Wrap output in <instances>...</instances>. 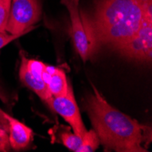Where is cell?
Listing matches in <instances>:
<instances>
[{"label":"cell","mask_w":152,"mask_h":152,"mask_svg":"<svg viewBox=\"0 0 152 152\" xmlns=\"http://www.w3.org/2000/svg\"><path fill=\"white\" fill-rule=\"evenodd\" d=\"M71 1H72L76 6H77V7H78V5H79V0H71Z\"/></svg>","instance_id":"obj_16"},{"label":"cell","mask_w":152,"mask_h":152,"mask_svg":"<svg viewBox=\"0 0 152 152\" xmlns=\"http://www.w3.org/2000/svg\"><path fill=\"white\" fill-rule=\"evenodd\" d=\"M42 77L52 96L66 95L71 87L68 85L66 73L61 68L46 65Z\"/></svg>","instance_id":"obj_9"},{"label":"cell","mask_w":152,"mask_h":152,"mask_svg":"<svg viewBox=\"0 0 152 152\" xmlns=\"http://www.w3.org/2000/svg\"><path fill=\"white\" fill-rule=\"evenodd\" d=\"M0 127H1V128H2V126H1V124H0Z\"/></svg>","instance_id":"obj_17"},{"label":"cell","mask_w":152,"mask_h":152,"mask_svg":"<svg viewBox=\"0 0 152 152\" xmlns=\"http://www.w3.org/2000/svg\"><path fill=\"white\" fill-rule=\"evenodd\" d=\"M12 0H0V32H6Z\"/></svg>","instance_id":"obj_12"},{"label":"cell","mask_w":152,"mask_h":152,"mask_svg":"<svg viewBox=\"0 0 152 152\" xmlns=\"http://www.w3.org/2000/svg\"><path fill=\"white\" fill-rule=\"evenodd\" d=\"M100 144L99 137L94 129L87 130L82 137L81 145L77 148V152H93L98 149Z\"/></svg>","instance_id":"obj_10"},{"label":"cell","mask_w":152,"mask_h":152,"mask_svg":"<svg viewBox=\"0 0 152 152\" xmlns=\"http://www.w3.org/2000/svg\"><path fill=\"white\" fill-rule=\"evenodd\" d=\"M41 17L39 0H12L6 31L24 36L36 28Z\"/></svg>","instance_id":"obj_3"},{"label":"cell","mask_w":152,"mask_h":152,"mask_svg":"<svg viewBox=\"0 0 152 152\" xmlns=\"http://www.w3.org/2000/svg\"><path fill=\"white\" fill-rule=\"evenodd\" d=\"M123 56L139 61H150L152 58V16H146L137 31L118 50Z\"/></svg>","instance_id":"obj_4"},{"label":"cell","mask_w":152,"mask_h":152,"mask_svg":"<svg viewBox=\"0 0 152 152\" xmlns=\"http://www.w3.org/2000/svg\"><path fill=\"white\" fill-rule=\"evenodd\" d=\"M11 148L9 140H8V134L7 132L0 127V152H7Z\"/></svg>","instance_id":"obj_13"},{"label":"cell","mask_w":152,"mask_h":152,"mask_svg":"<svg viewBox=\"0 0 152 152\" xmlns=\"http://www.w3.org/2000/svg\"><path fill=\"white\" fill-rule=\"evenodd\" d=\"M6 118L8 121V140L11 148L20 150L26 148L33 140V130L18 119L7 113Z\"/></svg>","instance_id":"obj_8"},{"label":"cell","mask_w":152,"mask_h":152,"mask_svg":"<svg viewBox=\"0 0 152 152\" xmlns=\"http://www.w3.org/2000/svg\"><path fill=\"white\" fill-rule=\"evenodd\" d=\"M20 80L27 88L34 91L41 99H43L48 105H49L52 95L48 91L47 84L42 77L46 64L37 59L27 58L22 50L20 51Z\"/></svg>","instance_id":"obj_5"},{"label":"cell","mask_w":152,"mask_h":152,"mask_svg":"<svg viewBox=\"0 0 152 152\" xmlns=\"http://www.w3.org/2000/svg\"><path fill=\"white\" fill-rule=\"evenodd\" d=\"M87 99L86 108L93 129L106 150L118 152H146L142 146L150 140L149 128L109 105L94 85Z\"/></svg>","instance_id":"obj_2"},{"label":"cell","mask_w":152,"mask_h":152,"mask_svg":"<svg viewBox=\"0 0 152 152\" xmlns=\"http://www.w3.org/2000/svg\"><path fill=\"white\" fill-rule=\"evenodd\" d=\"M61 141L64 144V146L71 151L77 152V148L81 145L82 137L77 136L75 133H69V132H64L61 134Z\"/></svg>","instance_id":"obj_11"},{"label":"cell","mask_w":152,"mask_h":152,"mask_svg":"<svg viewBox=\"0 0 152 152\" xmlns=\"http://www.w3.org/2000/svg\"><path fill=\"white\" fill-rule=\"evenodd\" d=\"M0 99H1L4 103H7L8 102V99H7V95L3 91H1V90H0Z\"/></svg>","instance_id":"obj_15"},{"label":"cell","mask_w":152,"mask_h":152,"mask_svg":"<svg viewBox=\"0 0 152 152\" xmlns=\"http://www.w3.org/2000/svg\"><path fill=\"white\" fill-rule=\"evenodd\" d=\"M152 16V0H95L91 15L80 17L96 47L118 50Z\"/></svg>","instance_id":"obj_1"},{"label":"cell","mask_w":152,"mask_h":152,"mask_svg":"<svg viewBox=\"0 0 152 152\" xmlns=\"http://www.w3.org/2000/svg\"><path fill=\"white\" fill-rule=\"evenodd\" d=\"M61 3L66 7L69 12L72 38L75 48L82 60L87 61L95 54L96 47L82 22L78 7L76 6L71 0H61Z\"/></svg>","instance_id":"obj_6"},{"label":"cell","mask_w":152,"mask_h":152,"mask_svg":"<svg viewBox=\"0 0 152 152\" xmlns=\"http://www.w3.org/2000/svg\"><path fill=\"white\" fill-rule=\"evenodd\" d=\"M48 106L53 111L59 114L69 124L75 134L81 137L84 136L87 129L81 118L72 87H70L68 92L64 96H52Z\"/></svg>","instance_id":"obj_7"},{"label":"cell","mask_w":152,"mask_h":152,"mask_svg":"<svg viewBox=\"0 0 152 152\" xmlns=\"http://www.w3.org/2000/svg\"><path fill=\"white\" fill-rule=\"evenodd\" d=\"M6 112H4L3 110L0 108V124H1L2 128L7 132L8 130V121L6 118Z\"/></svg>","instance_id":"obj_14"}]
</instances>
